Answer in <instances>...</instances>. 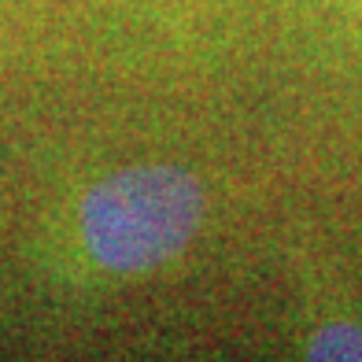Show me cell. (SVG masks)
Returning a JSON list of instances; mask_svg holds the SVG:
<instances>
[{
	"instance_id": "obj_1",
	"label": "cell",
	"mask_w": 362,
	"mask_h": 362,
	"mask_svg": "<svg viewBox=\"0 0 362 362\" xmlns=\"http://www.w3.org/2000/svg\"><path fill=\"white\" fill-rule=\"evenodd\" d=\"M204 185L181 167H129L86 192L81 237L89 255L115 274H144L177 259L204 222Z\"/></svg>"
},
{
	"instance_id": "obj_2",
	"label": "cell",
	"mask_w": 362,
	"mask_h": 362,
	"mask_svg": "<svg viewBox=\"0 0 362 362\" xmlns=\"http://www.w3.org/2000/svg\"><path fill=\"white\" fill-rule=\"evenodd\" d=\"M310 358L333 362H362V325L358 322H329L307 340Z\"/></svg>"
}]
</instances>
